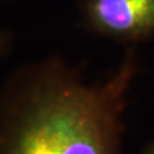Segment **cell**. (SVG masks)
I'll return each mask as SVG.
<instances>
[{
  "label": "cell",
  "mask_w": 154,
  "mask_h": 154,
  "mask_svg": "<svg viewBox=\"0 0 154 154\" xmlns=\"http://www.w3.org/2000/svg\"><path fill=\"white\" fill-rule=\"evenodd\" d=\"M122 85L88 86L55 63L22 65L0 89V154H114Z\"/></svg>",
  "instance_id": "1"
},
{
  "label": "cell",
  "mask_w": 154,
  "mask_h": 154,
  "mask_svg": "<svg viewBox=\"0 0 154 154\" xmlns=\"http://www.w3.org/2000/svg\"><path fill=\"white\" fill-rule=\"evenodd\" d=\"M86 18L98 32L139 35L154 30V0H88Z\"/></svg>",
  "instance_id": "2"
},
{
  "label": "cell",
  "mask_w": 154,
  "mask_h": 154,
  "mask_svg": "<svg viewBox=\"0 0 154 154\" xmlns=\"http://www.w3.org/2000/svg\"><path fill=\"white\" fill-rule=\"evenodd\" d=\"M11 47V37L5 30L0 29V61L4 60L9 53Z\"/></svg>",
  "instance_id": "3"
}]
</instances>
